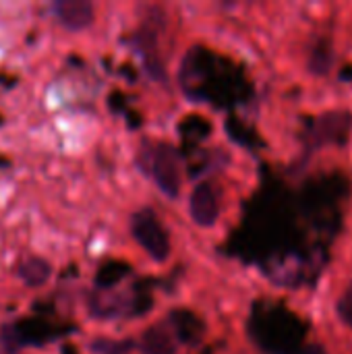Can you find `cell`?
<instances>
[{
  "label": "cell",
  "mask_w": 352,
  "mask_h": 354,
  "mask_svg": "<svg viewBox=\"0 0 352 354\" xmlns=\"http://www.w3.org/2000/svg\"><path fill=\"white\" fill-rule=\"evenodd\" d=\"M50 8L56 21L71 31H81L93 23V4L87 0H56Z\"/></svg>",
  "instance_id": "5"
},
{
  "label": "cell",
  "mask_w": 352,
  "mask_h": 354,
  "mask_svg": "<svg viewBox=\"0 0 352 354\" xmlns=\"http://www.w3.org/2000/svg\"><path fill=\"white\" fill-rule=\"evenodd\" d=\"M129 272V268L124 263H106L98 270L95 274V284L100 288H108L112 284H116L124 274Z\"/></svg>",
  "instance_id": "10"
},
{
  "label": "cell",
  "mask_w": 352,
  "mask_h": 354,
  "mask_svg": "<svg viewBox=\"0 0 352 354\" xmlns=\"http://www.w3.org/2000/svg\"><path fill=\"white\" fill-rule=\"evenodd\" d=\"M189 209H191L193 222L199 226L207 228V226H214L218 222L220 201H218V193L212 187V183H199L195 187V191L191 193Z\"/></svg>",
  "instance_id": "4"
},
{
  "label": "cell",
  "mask_w": 352,
  "mask_h": 354,
  "mask_svg": "<svg viewBox=\"0 0 352 354\" xmlns=\"http://www.w3.org/2000/svg\"><path fill=\"white\" fill-rule=\"evenodd\" d=\"M349 124H351L349 114H326L315 127V137L319 141H336L338 133L344 137V133L349 131Z\"/></svg>",
  "instance_id": "8"
},
{
  "label": "cell",
  "mask_w": 352,
  "mask_h": 354,
  "mask_svg": "<svg viewBox=\"0 0 352 354\" xmlns=\"http://www.w3.org/2000/svg\"><path fill=\"white\" fill-rule=\"evenodd\" d=\"M2 354H6V353H2Z\"/></svg>",
  "instance_id": "14"
},
{
  "label": "cell",
  "mask_w": 352,
  "mask_h": 354,
  "mask_svg": "<svg viewBox=\"0 0 352 354\" xmlns=\"http://www.w3.org/2000/svg\"><path fill=\"white\" fill-rule=\"evenodd\" d=\"M172 328H174V334L185 342L197 340L201 336V322L191 313H174Z\"/></svg>",
  "instance_id": "9"
},
{
  "label": "cell",
  "mask_w": 352,
  "mask_h": 354,
  "mask_svg": "<svg viewBox=\"0 0 352 354\" xmlns=\"http://www.w3.org/2000/svg\"><path fill=\"white\" fill-rule=\"evenodd\" d=\"M297 354H328L324 351V346H319V344H309V346H305V348H301Z\"/></svg>",
  "instance_id": "13"
},
{
  "label": "cell",
  "mask_w": 352,
  "mask_h": 354,
  "mask_svg": "<svg viewBox=\"0 0 352 354\" xmlns=\"http://www.w3.org/2000/svg\"><path fill=\"white\" fill-rule=\"evenodd\" d=\"M17 276L21 278V282L29 288H37L44 286L50 276H52V266L50 261L41 259V257H27L17 266Z\"/></svg>",
  "instance_id": "7"
},
{
  "label": "cell",
  "mask_w": 352,
  "mask_h": 354,
  "mask_svg": "<svg viewBox=\"0 0 352 354\" xmlns=\"http://www.w3.org/2000/svg\"><path fill=\"white\" fill-rule=\"evenodd\" d=\"M149 172L164 195L172 199L178 195L183 172L178 153L170 145H156V149L149 156Z\"/></svg>",
  "instance_id": "3"
},
{
  "label": "cell",
  "mask_w": 352,
  "mask_h": 354,
  "mask_svg": "<svg viewBox=\"0 0 352 354\" xmlns=\"http://www.w3.org/2000/svg\"><path fill=\"white\" fill-rule=\"evenodd\" d=\"M133 239L156 261H166L170 255V239L151 209H139L131 218Z\"/></svg>",
  "instance_id": "2"
},
{
  "label": "cell",
  "mask_w": 352,
  "mask_h": 354,
  "mask_svg": "<svg viewBox=\"0 0 352 354\" xmlns=\"http://www.w3.org/2000/svg\"><path fill=\"white\" fill-rule=\"evenodd\" d=\"M131 348H133V342H129V340L116 342V340L100 338V340H93V342L89 344V351L98 354H127Z\"/></svg>",
  "instance_id": "11"
},
{
  "label": "cell",
  "mask_w": 352,
  "mask_h": 354,
  "mask_svg": "<svg viewBox=\"0 0 352 354\" xmlns=\"http://www.w3.org/2000/svg\"><path fill=\"white\" fill-rule=\"evenodd\" d=\"M68 328L54 324L50 317L33 315V317H21L15 322H8L0 328V344L2 353L15 354L27 346H44L48 342H54L56 338L68 334Z\"/></svg>",
  "instance_id": "1"
},
{
  "label": "cell",
  "mask_w": 352,
  "mask_h": 354,
  "mask_svg": "<svg viewBox=\"0 0 352 354\" xmlns=\"http://www.w3.org/2000/svg\"><path fill=\"white\" fill-rule=\"evenodd\" d=\"M174 332L168 330L166 326H156L149 328L139 342V351L143 354H174L176 353V342H174Z\"/></svg>",
  "instance_id": "6"
},
{
  "label": "cell",
  "mask_w": 352,
  "mask_h": 354,
  "mask_svg": "<svg viewBox=\"0 0 352 354\" xmlns=\"http://www.w3.org/2000/svg\"><path fill=\"white\" fill-rule=\"evenodd\" d=\"M336 311H338L340 319H342L349 328H352V284L342 292V297L338 299Z\"/></svg>",
  "instance_id": "12"
}]
</instances>
